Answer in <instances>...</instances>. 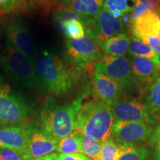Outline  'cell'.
Returning <instances> with one entry per match:
<instances>
[{
    "label": "cell",
    "instance_id": "obj_19",
    "mask_svg": "<svg viewBox=\"0 0 160 160\" xmlns=\"http://www.w3.org/2000/svg\"><path fill=\"white\" fill-rule=\"evenodd\" d=\"M83 133L74 130L71 134L57 141V151L60 154L83 153L82 149V139Z\"/></svg>",
    "mask_w": 160,
    "mask_h": 160
},
{
    "label": "cell",
    "instance_id": "obj_28",
    "mask_svg": "<svg viewBox=\"0 0 160 160\" xmlns=\"http://www.w3.org/2000/svg\"><path fill=\"white\" fill-rule=\"evenodd\" d=\"M149 143L154 150L156 160H160V125L154 130L149 139Z\"/></svg>",
    "mask_w": 160,
    "mask_h": 160
},
{
    "label": "cell",
    "instance_id": "obj_4",
    "mask_svg": "<svg viewBox=\"0 0 160 160\" xmlns=\"http://www.w3.org/2000/svg\"><path fill=\"white\" fill-rule=\"evenodd\" d=\"M0 61L4 71L15 82L28 89L41 88L33 60L17 51L8 42Z\"/></svg>",
    "mask_w": 160,
    "mask_h": 160
},
{
    "label": "cell",
    "instance_id": "obj_7",
    "mask_svg": "<svg viewBox=\"0 0 160 160\" xmlns=\"http://www.w3.org/2000/svg\"><path fill=\"white\" fill-rule=\"evenodd\" d=\"M65 47L68 57L79 71L94 65L103 54L101 47L87 34L79 39H68Z\"/></svg>",
    "mask_w": 160,
    "mask_h": 160
},
{
    "label": "cell",
    "instance_id": "obj_20",
    "mask_svg": "<svg viewBox=\"0 0 160 160\" xmlns=\"http://www.w3.org/2000/svg\"><path fill=\"white\" fill-rule=\"evenodd\" d=\"M128 53L131 55V57H142L151 60L160 69L159 59L153 49L147 44L143 42L141 39L133 35L130 36Z\"/></svg>",
    "mask_w": 160,
    "mask_h": 160
},
{
    "label": "cell",
    "instance_id": "obj_25",
    "mask_svg": "<svg viewBox=\"0 0 160 160\" xmlns=\"http://www.w3.org/2000/svg\"><path fill=\"white\" fill-rule=\"evenodd\" d=\"M101 142L87 136H82V153L91 160H98L100 156Z\"/></svg>",
    "mask_w": 160,
    "mask_h": 160
},
{
    "label": "cell",
    "instance_id": "obj_35",
    "mask_svg": "<svg viewBox=\"0 0 160 160\" xmlns=\"http://www.w3.org/2000/svg\"><path fill=\"white\" fill-rule=\"evenodd\" d=\"M58 157H59V154L58 153H50L48 155L43 156V157L35 158V159H32L30 160H58Z\"/></svg>",
    "mask_w": 160,
    "mask_h": 160
},
{
    "label": "cell",
    "instance_id": "obj_21",
    "mask_svg": "<svg viewBox=\"0 0 160 160\" xmlns=\"http://www.w3.org/2000/svg\"><path fill=\"white\" fill-rule=\"evenodd\" d=\"M148 150L133 144L119 145L117 160H147Z\"/></svg>",
    "mask_w": 160,
    "mask_h": 160
},
{
    "label": "cell",
    "instance_id": "obj_12",
    "mask_svg": "<svg viewBox=\"0 0 160 160\" xmlns=\"http://www.w3.org/2000/svg\"><path fill=\"white\" fill-rule=\"evenodd\" d=\"M7 42L17 51L33 60L34 52V43L31 32L25 23L19 17L13 18L6 30Z\"/></svg>",
    "mask_w": 160,
    "mask_h": 160
},
{
    "label": "cell",
    "instance_id": "obj_31",
    "mask_svg": "<svg viewBox=\"0 0 160 160\" xmlns=\"http://www.w3.org/2000/svg\"><path fill=\"white\" fill-rule=\"evenodd\" d=\"M143 42L147 44L153 49L160 61V39L158 37H151L142 40Z\"/></svg>",
    "mask_w": 160,
    "mask_h": 160
},
{
    "label": "cell",
    "instance_id": "obj_18",
    "mask_svg": "<svg viewBox=\"0 0 160 160\" xmlns=\"http://www.w3.org/2000/svg\"><path fill=\"white\" fill-rule=\"evenodd\" d=\"M130 36L121 33L105 42L101 46L104 53L113 57H125L128 53Z\"/></svg>",
    "mask_w": 160,
    "mask_h": 160
},
{
    "label": "cell",
    "instance_id": "obj_1",
    "mask_svg": "<svg viewBox=\"0 0 160 160\" xmlns=\"http://www.w3.org/2000/svg\"><path fill=\"white\" fill-rule=\"evenodd\" d=\"M33 63L40 88L50 94H65L78 79L79 71L69 69L56 53L48 50L36 52Z\"/></svg>",
    "mask_w": 160,
    "mask_h": 160
},
{
    "label": "cell",
    "instance_id": "obj_30",
    "mask_svg": "<svg viewBox=\"0 0 160 160\" xmlns=\"http://www.w3.org/2000/svg\"><path fill=\"white\" fill-rule=\"evenodd\" d=\"M148 11V10L147 8H146L139 0H136L135 5L134 7H133V11H131V16H130V18H131V23L133 22H134L137 19H138L140 16H142L144 13H145V12Z\"/></svg>",
    "mask_w": 160,
    "mask_h": 160
},
{
    "label": "cell",
    "instance_id": "obj_37",
    "mask_svg": "<svg viewBox=\"0 0 160 160\" xmlns=\"http://www.w3.org/2000/svg\"><path fill=\"white\" fill-rule=\"evenodd\" d=\"M158 16H159V21H160V11H158ZM159 38L160 39V28H159Z\"/></svg>",
    "mask_w": 160,
    "mask_h": 160
},
{
    "label": "cell",
    "instance_id": "obj_17",
    "mask_svg": "<svg viewBox=\"0 0 160 160\" xmlns=\"http://www.w3.org/2000/svg\"><path fill=\"white\" fill-rule=\"evenodd\" d=\"M25 127L0 126V148L11 149L23 153L25 145Z\"/></svg>",
    "mask_w": 160,
    "mask_h": 160
},
{
    "label": "cell",
    "instance_id": "obj_2",
    "mask_svg": "<svg viewBox=\"0 0 160 160\" xmlns=\"http://www.w3.org/2000/svg\"><path fill=\"white\" fill-rule=\"evenodd\" d=\"M113 123L111 105L93 99L83 104L78 111L75 130L102 142L111 137Z\"/></svg>",
    "mask_w": 160,
    "mask_h": 160
},
{
    "label": "cell",
    "instance_id": "obj_29",
    "mask_svg": "<svg viewBox=\"0 0 160 160\" xmlns=\"http://www.w3.org/2000/svg\"><path fill=\"white\" fill-rule=\"evenodd\" d=\"M0 160H25L23 153L8 148H0Z\"/></svg>",
    "mask_w": 160,
    "mask_h": 160
},
{
    "label": "cell",
    "instance_id": "obj_32",
    "mask_svg": "<svg viewBox=\"0 0 160 160\" xmlns=\"http://www.w3.org/2000/svg\"><path fill=\"white\" fill-rule=\"evenodd\" d=\"M58 160H91L84 153H73V154H59Z\"/></svg>",
    "mask_w": 160,
    "mask_h": 160
},
{
    "label": "cell",
    "instance_id": "obj_8",
    "mask_svg": "<svg viewBox=\"0 0 160 160\" xmlns=\"http://www.w3.org/2000/svg\"><path fill=\"white\" fill-rule=\"evenodd\" d=\"M25 139L23 156L25 160L48 155L57 151V141L51 137L37 122L31 121L27 124Z\"/></svg>",
    "mask_w": 160,
    "mask_h": 160
},
{
    "label": "cell",
    "instance_id": "obj_6",
    "mask_svg": "<svg viewBox=\"0 0 160 160\" xmlns=\"http://www.w3.org/2000/svg\"><path fill=\"white\" fill-rule=\"evenodd\" d=\"M114 121L145 123L151 126L157 125L159 114L156 113L142 99L122 97L111 105Z\"/></svg>",
    "mask_w": 160,
    "mask_h": 160
},
{
    "label": "cell",
    "instance_id": "obj_9",
    "mask_svg": "<svg viewBox=\"0 0 160 160\" xmlns=\"http://www.w3.org/2000/svg\"><path fill=\"white\" fill-rule=\"evenodd\" d=\"M93 67L114 80L123 90L136 88L132 73L131 61L128 58L113 57L103 53Z\"/></svg>",
    "mask_w": 160,
    "mask_h": 160
},
{
    "label": "cell",
    "instance_id": "obj_27",
    "mask_svg": "<svg viewBox=\"0 0 160 160\" xmlns=\"http://www.w3.org/2000/svg\"><path fill=\"white\" fill-rule=\"evenodd\" d=\"M23 4L24 0H0V17L16 11Z\"/></svg>",
    "mask_w": 160,
    "mask_h": 160
},
{
    "label": "cell",
    "instance_id": "obj_14",
    "mask_svg": "<svg viewBox=\"0 0 160 160\" xmlns=\"http://www.w3.org/2000/svg\"><path fill=\"white\" fill-rule=\"evenodd\" d=\"M130 61L136 88L147 91L160 75V69L153 62L146 58L132 57Z\"/></svg>",
    "mask_w": 160,
    "mask_h": 160
},
{
    "label": "cell",
    "instance_id": "obj_36",
    "mask_svg": "<svg viewBox=\"0 0 160 160\" xmlns=\"http://www.w3.org/2000/svg\"><path fill=\"white\" fill-rule=\"evenodd\" d=\"M72 0H57L58 3L62 8H68L71 4Z\"/></svg>",
    "mask_w": 160,
    "mask_h": 160
},
{
    "label": "cell",
    "instance_id": "obj_38",
    "mask_svg": "<svg viewBox=\"0 0 160 160\" xmlns=\"http://www.w3.org/2000/svg\"><path fill=\"white\" fill-rule=\"evenodd\" d=\"M158 2V11L160 10V0H157Z\"/></svg>",
    "mask_w": 160,
    "mask_h": 160
},
{
    "label": "cell",
    "instance_id": "obj_15",
    "mask_svg": "<svg viewBox=\"0 0 160 160\" xmlns=\"http://www.w3.org/2000/svg\"><path fill=\"white\" fill-rule=\"evenodd\" d=\"M160 21L157 11H148L131 23L133 36L142 41L151 37H159Z\"/></svg>",
    "mask_w": 160,
    "mask_h": 160
},
{
    "label": "cell",
    "instance_id": "obj_11",
    "mask_svg": "<svg viewBox=\"0 0 160 160\" xmlns=\"http://www.w3.org/2000/svg\"><path fill=\"white\" fill-rule=\"evenodd\" d=\"M154 130L153 126L145 123L114 121L111 138L118 145H135L149 141Z\"/></svg>",
    "mask_w": 160,
    "mask_h": 160
},
{
    "label": "cell",
    "instance_id": "obj_5",
    "mask_svg": "<svg viewBox=\"0 0 160 160\" xmlns=\"http://www.w3.org/2000/svg\"><path fill=\"white\" fill-rule=\"evenodd\" d=\"M30 108L10 86L0 81V126H24L29 122Z\"/></svg>",
    "mask_w": 160,
    "mask_h": 160
},
{
    "label": "cell",
    "instance_id": "obj_39",
    "mask_svg": "<svg viewBox=\"0 0 160 160\" xmlns=\"http://www.w3.org/2000/svg\"><path fill=\"white\" fill-rule=\"evenodd\" d=\"M159 11H160V10H159Z\"/></svg>",
    "mask_w": 160,
    "mask_h": 160
},
{
    "label": "cell",
    "instance_id": "obj_16",
    "mask_svg": "<svg viewBox=\"0 0 160 160\" xmlns=\"http://www.w3.org/2000/svg\"><path fill=\"white\" fill-rule=\"evenodd\" d=\"M68 8L89 28L103 8V0H72Z\"/></svg>",
    "mask_w": 160,
    "mask_h": 160
},
{
    "label": "cell",
    "instance_id": "obj_24",
    "mask_svg": "<svg viewBox=\"0 0 160 160\" xmlns=\"http://www.w3.org/2000/svg\"><path fill=\"white\" fill-rule=\"evenodd\" d=\"M143 101L153 112L160 113V75L147 90Z\"/></svg>",
    "mask_w": 160,
    "mask_h": 160
},
{
    "label": "cell",
    "instance_id": "obj_3",
    "mask_svg": "<svg viewBox=\"0 0 160 160\" xmlns=\"http://www.w3.org/2000/svg\"><path fill=\"white\" fill-rule=\"evenodd\" d=\"M85 97V93L65 105H58L53 98H48L40 112V124L44 130L57 141L71 134L75 130L76 117Z\"/></svg>",
    "mask_w": 160,
    "mask_h": 160
},
{
    "label": "cell",
    "instance_id": "obj_33",
    "mask_svg": "<svg viewBox=\"0 0 160 160\" xmlns=\"http://www.w3.org/2000/svg\"><path fill=\"white\" fill-rule=\"evenodd\" d=\"M139 1L147 8L148 11H158L157 0H139Z\"/></svg>",
    "mask_w": 160,
    "mask_h": 160
},
{
    "label": "cell",
    "instance_id": "obj_10",
    "mask_svg": "<svg viewBox=\"0 0 160 160\" xmlns=\"http://www.w3.org/2000/svg\"><path fill=\"white\" fill-rule=\"evenodd\" d=\"M125 25L122 18L118 19L102 8L92 25L85 28V32L101 47L107 40L122 33Z\"/></svg>",
    "mask_w": 160,
    "mask_h": 160
},
{
    "label": "cell",
    "instance_id": "obj_22",
    "mask_svg": "<svg viewBox=\"0 0 160 160\" xmlns=\"http://www.w3.org/2000/svg\"><path fill=\"white\" fill-rule=\"evenodd\" d=\"M136 0H103V8L118 19L128 16L133 11Z\"/></svg>",
    "mask_w": 160,
    "mask_h": 160
},
{
    "label": "cell",
    "instance_id": "obj_26",
    "mask_svg": "<svg viewBox=\"0 0 160 160\" xmlns=\"http://www.w3.org/2000/svg\"><path fill=\"white\" fill-rule=\"evenodd\" d=\"M119 145L111 138L102 142L99 158L101 160H117Z\"/></svg>",
    "mask_w": 160,
    "mask_h": 160
},
{
    "label": "cell",
    "instance_id": "obj_13",
    "mask_svg": "<svg viewBox=\"0 0 160 160\" xmlns=\"http://www.w3.org/2000/svg\"><path fill=\"white\" fill-rule=\"evenodd\" d=\"M93 90L96 99L112 105L123 94L124 90L114 80L93 67Z\"/></svg>",
    "mask_w": 160,
    "mask_h": 160
},
{
    "label": "cell",
    "instance_id": "obj_34",
    "mask_svg": "<svg viewBox=\"0 0 160 160\" xmlns=\"http://www.w3.org/2000/svg\"><path fill=\"white\" fill-rule=\"evenodd\" d=\"M36 1L39 2L42 4V5H45V7L48 8V9H49L50 8L52 7V6L54 5H57L59 6V8H62L61 6L59 5V4L58 3L57 0H36Z\"/></svg>",
    "mask_w": 160,
    "mask_h": 160
},
{
    "label": "cell",
    "instance_id": "obj_23",
    "mask_svg": "<svg viewBox=\"0 0 160 160\" xmlns=\"http://www.w3.org/2000/svg\"><path fill=\"white\" fill-rule=\"evenodd\" d=\"M60 28L68 39H77L85 35V28L79 19H69L61 22Z\"/></svg>",
    "mask_w": 160,
    "mask_h": 160
}]
</instances>
